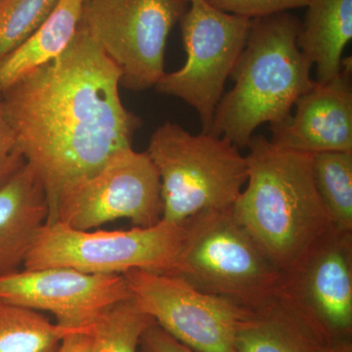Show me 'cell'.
<instances>
[{
    "instance_id": "cell-1",
    "label": "cell",
    "mask_w": 352,
    "mask_h": 352,
    "mask_svg": "<svg viewBox=\"0 0 352 352\" xmlns=\"http://www.w3.org/2000/svg\"><path fill=\"white\" fill-rule=\"evenodd\" d=\"M120 72L82 27L63 53L2 90L25 163L47 197V222L62 190L132 147L142 120L122 104Z\"/></svg>"
},
{
    "instance_id": "cell-2",
    "label": "cell",
    "mask_w": 352,
    "mask_h": 352,
    "mask_svg": "<svg viewBox=\"0 0 352 352\" xmlns=\"http://www.w3.org/2000/svg\"><path fill=\"white\" fill-rule=\"evenodd\" d=\"M248 148L247 187L232 212L287 276L337 227L315 185L314 155L278 147L263 135L252 136Z\"/></svg>"
},
{
    "instance_id": "cell-3",
    "label": "cell",
    "mask_w": 352,
    "mask_h": 352,
    "mask_svg": "<svg viewBox=\"0 0 352 352\" xmlns=\"http://www.w3.org/2000/svg\"><path fill=\"white\" fill-rule=\"evenodd\" d=\"M302 22L289 12L252 20L244 50L208 133L248 147L261 124L277 127L292 117L296 100L314 85L312 65L298 48Z\"/></svg>"
},
{
    "instance_id": "cell-4",
    "label": "cell",
    "mask_w": 352,
    "mask_h": 352,
    "mask_svg": "<svg viewBox=\"0 0 352 352\" xmlns=\"http://www.w3.org/2000/svg\"><path fill=\"white\" fill-rule=\"evenodd\" d=\"M146 152L161 179L162 220L168 223L232 208L247 183V159L223 136L194 135L166 122L152 134Z\"/></svg>"
},
{
    "instance_id": "cell-5",
    "label": "cell",
    "mask_w": 352,
    "mask_h": 352,
    "mask_svg": "<svg viewBox=\"0 0 352 352\" xmlns=\"http://www.w3.org/2000/svg\"><path fill=\"white\" fill-rule=\"evenodd\" d=\"M183 223L184 241L168 275L250 309L280 293L283 273L241 226L232 208L200 212Z\"/></svg>"
},
{
    "instance_id": "cell-6",
    "label": "cell",
    "mask_w": 352,
    "mask_h": 352,
    "mask_svg": "<svg viewBox=\"0 0 352 352\" xmlns=\"http://www.w3.org/2000/svg\"><path fill=\"white\" fill-rule=\"evenodd\" d=\"M185 237L184 223L161 220L148 228L82 231L60 222L38 231L24 268L66 267L91 274H124L143 270L170 274Z\"/></svg>"
},
{
    "instance_id": "cell-7",
    "label": "cell",
    "mask_w": 352,
    "mask_h": 352,
    "mask_svg": "<svg viewBox=\"0 0 352 352\" xmlns=\"http://www.w3.org/2000/svg\"><path fill=\"white\" fill-rule=\"evenodd\" d=\"M189 4L180 0H85L80 27L120 72V85L143 91L163 78L171 29Z\"/></svg>"
},
{
    "instance_id": "cell-8",
    "label": "cell",
    "mask_w": 352,
    "mask_h": 352,
    "mask_svg": "<svg viewBox=\"0 0 352 352\" xmlns=\"http://www.w3.org/2000/svg\"><path fill=\"white\" fill-rule=\"evenodd\" d=\"M188 6L180 19L186 63L164 74L155 87L195 109L203 132L208 133L227 78L247 44L252 19L224 12L206 0H192Z\"/></svg>"
},
{
    "instance_id": "cell-9",
    "label": "cell",
    "mask_w": 352,
    "mask_h": 352,
    "mask_svg": "<svg viewBox=\"0 0 352 352\" xmlns=\"http://www.w3.org/2000/svg\"><path fill=\"white\" fill-rule=\"evenodd\" d=\"M163 217L161 179L147 152L131 148L116 153L101 168L67 185L52 219L90 231L115 220H131L148 228Z\"/></svg>"
},
{
    "instance_id": "cell-10",
    "label": "cell",
    "mask_w": 352,
    "mask_h": 352,
    "mask_svg": "<svg viewBox=\"0 0 352 352\" xmlns=\"http://www.w3.org/2000/svg\"><path fill=\"white\" fill-rule=\"evenodd\" d=\"M122 275L139 308L178 342L195 352H238L236 333L252 309L173 275L143 270Z\"/></svg>"
},
{
    "instance_id": "cell-11",
    "label": "cell",
    "mask_w": 352,
    "mask_h": 352,
    "mask_svg": "<svg viewBox=\"0 0 352 352\" xmlns=\"http://www.w3.org/2000/svg\"><path fill=\"white\" fill-rule=\"evenodd\" d=\"M0 298L54 315L58 325L83 330L132 294L122 274H91L66 267L18 271L0 277Z\"/></svg>"
},
{
    "instance_id": "cell-12",
    "label": "cell",
    "mask_w": 352,
    "mask_h": 352,
    "mask_svg": "<svg viewBox=\"0 0 352 352\" xmlns=\"http://www.w3.org/2000/svg\"><path fill=\"white\" fill-rule=\"evenodd\" d=\"M280 293L329 340H349L352 328V232L336 228L285 276Z\"/></svg>"
},
{
    "instance_id": "cell-13",
    "label": "cell",
    "mask_w": 352,
    "mask_h": 352,
    "mask_svg": "<svg viewBox=\"0 0 352 352\" xmlns=\"http://www.w3.org/2000/svg\"><path fill=\"white\" fill-rule=\"evenodd\" d=\"M295 106V116L286 124L271 127L273 144L309 155L352 152L351 58L342 60L337 78L314 82Z\"/></svg>"
},
{
    "instance_id": "cell-14",
    "label": "cell",
    "mask_w": 352,
    "mask_h": 352,
    "mask_svg": "<svg viewBox=\"0 0 352 352\" xmlns=\"http://www.w3.org/2000/svg\"><path fill=\"white\" fill-rule=\"evenodd\" d=\"M50 214L43 182L29 164L0 188V277L20 271Z\"/></svg>"
},
{
    "instance_id": "cell-15",
    "label": "cell",
    "mask_w": 352,
    "mask_h": 352,
    "mask_svg": "<svg viewBox=\"0 0 352 352\" xmlns=\"http://www.w3.org/2000/svg\"><path fill=\"white\" fill-rule=\"evenodd\" d=\"M287 296L278 294L238 329V352H321L332 344Z\"/></svg>"
},
{
    "instance_id": "cell-16",
    "label": "cell",
    "mask_w": 352,
    "mask_h": 352,
    "mask_svg": "<svg viewBox=\"0 0 352 352\" xmlns=\"http://www.w3.org/2000/svg\"><path fill=\"white\" fill-rule=\"evenodd\" d=\"M300 25L298 45L316 69L318 83L342 69V53L352 38V0H311Z\"/></svg>"
},
{
    "instance_id": "cell-17",
    "label": "cell",
    "mask_w": 352,
    "mask_h": 352,
    "mask_svg": "<svg viewBox=\"0 0 352 352\" xmlns=\"http://www.w3.org/2000/svg\"><path fill=\"white\" fill-rule=\"evenodd\" d=\"M83 3L85 0H58L38 29L0 63L1 90L64 52L80 27Z\"/></svg>"
},
{
    "instance_id": "cell-18",
    "label": "cell",
    "mask_w": 352,
    "mask_h": 352,
    "mask_svg": "<svg viewBox=\"0 0 352 352\" xmlns=\"http://www.w3.org/2000/svg\"><path fill=\"white\" fill-rule=\"evenodd\" d=\"M69 329L0 298V352H57Z\"/></svg>"
},
{
    "instance_id": "cell-19",
    "label": "cell",
    "mask_w": 352,
    "mask_h": 352,
    "mask_svg": "<svg viewBox=\"0 0 352 352\" xmlns=\"http://www.w3.org/2000/svg\"><path fill=\"white\" fill-rule=\"evenodd\" d=\"M312 173L337 229L352 232V152L314 155Z\"/></svg>"
},
{
    "instance_id": "cell-20",
    "label": "cell",
    "mask_w": 352,
    "mask_h": 352,
    "mask_svg": "<svg viewBox=\"0 0 352 352\" xmlns=\"http://www.w3.org/2000/svg\"><path fill=\"white\" fill-rule=\"evenodd\" d=\"M155 323L133 298L117 303L88 327L94 338V352H136L143 333Z\"/></svg>"
},
{
    "instance_id": "cell-21",
    "label": "cell",
    "mask_w": 352,
    "mask_h": 352,
    "mask_svg": "<svg viewBox=\"0 0 352 352\" xmlns=\"http://www.w3.org/2000/svg\"><path fill=\"white\" fill-rule=\"evenodd\" d=\"M58 0H0V63L38 29Z\"/></svg>"
},
{
    "instance_id": "cell-22",
    "label": "cell",
    "mask_w": 352,
    "mask_h": 352,
    "mask_svg": "<svg viewBox=\"0 0 352 352\" xmlns=\"http://www.w3.org/2000/svg\"><path fill=\"white\" fill-rule=\"evenodd\" d=\"M224 12L249 19L289 12L292 9L307 7L311 0H206Z\"/></svg>"
},
{
    "instance_id": "cell-23",
    "label": "cell",
    "mask_w": 352,
    "mask_h": 352,
    "mask_svg": "<svg viewBox=\"0 0 352 352\" xmlns=\"http://www.w3.org/2000/svg\"><path fill=\"white\" fill-rule=\"evenodd\" d=\"M25 164L17 136L7 118L0 88V188L10 182Z\"/></svg>"
},
{
    "instance_id": "cell-24",
    "label": "cell",
    "mask_w": 352,
    "mask_h": 352,
    "mask_svg": "<svg viewBox=\"0 0 352 352\" xmlns=\"http://www.w3.org/2000/svg\"><path fill=\"white\" fill-rule=\"evenodd\" d=\"M140 342H142L145 352H195L178 342L156 323L143 333Z\"/></svg>"
},
{
    "instance_id": "cell-25",
    "label": "cell",
    "mask_w": 352,
    "mask_h": 352,
    "mask_svg": "<svg viewBox=\"0 0 352 352\" xmlns=\"http://www.w3.org/2000/svg\"><path fill=\"white\" fill-rule=\"evenodd\" d=\"M94 338L87 327L67 333L57 352H94Z\"/></svg>"
},
{
    "instance_id": "cell-26",
    "label": "cell",
    "mask_w": 352,
    "mask_h": 352,
    "mask_svg": "<svg viewBox=\"0 0 352 352\" xmlns=\"http://www.w3.org/2000/svg\"><path fill=\"white\" fill-rule=\"evenodd\" d=\"M321 352H352V346L349 340H339L328 344Z\"/></svg>"
},
{
    "instance_id": "cell-27",
    "label": "cell",
    "mask_w": 352,
    "mask_h": 352,
    "mask_svg": "<svg viewBox=\"0 0 352 352\" xmlns=\"http://www.w3.org/2000/svg\"><path fill=\"white\" fill-rule=\"evenodd\" d=\"M180 1L184 2V3L189 4L192 0H180Z\"/></svg>"
}]
</instances>
